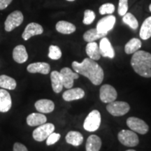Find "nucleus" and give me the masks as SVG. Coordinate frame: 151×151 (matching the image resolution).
Wrapping results in <instances>:
<instances>
[{"label": "nucleus", "mask_w": 151, "mask_h": 151, "mask_svg": "<svg viewBox=\"0 0 151 151\" xmlns=\"http://www.w3.org/2000/svg\"><path fill=\"white\" fill-rule=\"evenodd\" d=\"M72 67L75 72L87 77L94 86H99L102 83L103 69L94 60L86 58L82 62L73 61Z\"/></svg>", "instance_id": "obj_1"}, {"label": "nucleus", "mask_w": 151, "mask_h": 151, "mask_svg": "<svg viewBox=\"0 0 151 151\" xmlns=\"http://www.w3.org/2000/svg\"><path fill=\"white\" fill-rule=\"evenodd\" d=\"M131 65L136 73L144 78H151V54L137 50L131 60Z\"/></svg>", "instance_id": "obj_2"}, {"label": "nucleus", "mask_w": 151, "mask_h": 151, "mask_svg": "<svg viewBox=\"0 0 151 151\" xmlns=\"http://www.w3.org/2000/svg\"><path fill=\"white\" fill-rule=\"evenodd\" d=\"M101 114L97 110H93L85 119L83 123L84 129L88 132H94L97 130L101 124Z\"/></svg>", "instance_id": "obj_3"}, {"label": "nucleus", "mask_w": 151, "mask_h": 151, "mask_svg": "<svg viewBox=\"0 0 151 151\" xmlns=\"http://www.w3.org/2000/svg\"><path fill=\"white\" fill-rule=\"evenodd\" d=\"M118 139L122 145L128 147H134L139 143L137 134L132 130H121L118 133Z\"/></svg>", "instance_id": "obj_4"}, {"label": "nucleus", "mask_w": 151, "mask_h": 151, "mask_svg": "<svg viewBox=\"0 0 151 151\" xmlns=\"http://www.w3.org/2000/svg\"><path fill=\"white\" fill-rule=\"evenodd\" d=\"M24 20L23 14L20 11H14L6 19L4 28L6 32H11L22 23Z\"/></svg>", "instance_id": "obj_5"}, {"label": "nucleus", "mask_w": 151, "mask_h": 151, "mask_svg": "<svg viewBox=\"0 0 151 151\" xmlns=\"http://www.w3.org/2000/svg\"><path fill=\"white\" fill-rule=\"evenodd\" d=\"M55 130V126L52 123H44L39 125L37 129L34 130L32 136L34 139L37 141H41L46 140L48 136L52 134Z\"/></svg>", "instance_id": "obj_6"}, {"label": "nucleus", "mask_w": 151, "mask_h": 151, "mask_svg": "<svg viewBox=\"0 0 151 151\" xmlns=\"http://www.w3.org/2000/svg\"><path fill=\"white\" fill-rule=\"evenodd\" d=\"M107 111L113 116H122L129 112L130 106L124 101H112L106 106Z\"/></svg>", "instance_id": "obj_7"}, {"label": "nucleus", "mask_w": 151, "mask_h": 151, "mask_svg": "<svg viewBox=\"0 0 151 151\" xmlns=\"http://www.w3.org/2000/svg\"><path fill=\"white\" fill-rule=\"evenodd\" d=\"M127 124L133 132H136L141 134H146L148 132V125L141 119L136 117H131L127 120Z\"/></svg>", "instance_id": "obj_8"}, {"label": "nucleus", "mask_w": 151, "mask_h": 151, "mask_svg": "<svg viewBox=\"0 0 151 151\" xmlns=\"http://www.w3.org/2000/svg\"><path fill=\"white\" fill-rule=\"evenodd\" d=\"M117 96L116 90L111 85H103L100 88L99 97L104 103H111L116 101Z\"/></svg>", "instance_id": "obj_9"}, {"label": "nucleus", "mask_w": 151, "mask_h": 151, "mask_svg": "<svg viewBox=\"0 0 151 151\" xmlns=\"http://www.w3.org/2000/svg\"><path fill=\"white\" fill-rule=\"evenodd\" d=\"M63 86L67 89H70L73 86V81L75 79L78 78L79 74L76 72H73L71 69L68 67H65L60 71Z\"/></svg>", "instance_id": "obj_10"}, {"label": "nucleus", "mask_w": 151, "mask_h": 151, "mask_svg": "<svg viewBox=\"0 0 151 151\" xmlns=\"http://www.w3.org/2000/svg\"><path fill=\"white\" fill-rule=\"evenodd\" d=\"M116 17L112 15L101 18L97 24V30L100 33L107 34L111 31L116 24Z\"/></svg>", "instance_id": "obj_11"}, {"label": "nucleus", "mask_w": 151, "mask_h": 151, "mask_svg": "<svg viewBox=\"0 0 151 151\" xmlns=\"http://www.w3.org/2000/svg\"><path fill=\"white\" fill-rule=\"evenodd\" d=\"M43 32V29L41 24L36 23V22H31L26 26L22 35V37L24 40L27 41L34 36L40 35Z\"/></svg>", "instance_id": "obj_12"}, {"label": "nucleus", "mask_w": 151, "mask_h": 151, "mask_svg": "<svg viewBox=\"0 0 151 151\" xmlns=\"http://www.w3.org/2000/svg\"><path fill=\"white\" fill-rule=\"evenodd\" d=\"M99 47L101 56L104 57V58H111V59H113L115 57L114 49H113L111 42L106 37L101 38Z\"/></svg>", "instance_id": "obj_13"}, {"label": "nucleus", "mask_w": 151, "mask_h": 151, "mask_svg": "<svg viewBox=\"0 0 151 151\" xmlns=\"http://www.w3.org/2000/svg\"><path fill=\"white\" fill-rule=\"evenodd\" d=\"M11 106L12 100L9 92L4 89H0V112H7L11 109Z\"/></svg>", "instance_id": "obj_14"}, {"label": "nucleus", "mask_w": 151, "mask_h": 151, "mask_svg": "<svg viewBox=\"0 0 151 151\" xmlns=\"http://www.w3.org/2000/svg\"><path fill=\"white\" fill-rule=\"evenodd\" d=\"M84 90L80 88L68 89L62 94V97H63L64 100L67 101H73V100L82 99V98L84 97Z\"/></svg>", "instance_id": "obj_15"}, {"label": "nucleus", "mask_w": 151, "mask_h": 151, "mask_svg": "<svg viewBox=\"0 0 151 151\" xmlns=\"http://www.w3.org/2000/svg\"><path fill=\"white\" fill-rule=\"evenodd\" d=\"M27 70L32 73H41L42 74H48L50 72V67L46 62H35L28 65Z\"/></svg>", "instance_id": "obj_16"}, {"label": "nucleus", "mask_w": 151, "mask_h": 151, "mask_svg": "<svg viewBox=\"0 0 151 151\" xmlns=\"http://www.w3.org/2000/svg\"><path fill=\"white\" fill-rule=\"evenodd\" d=\"M35 108L39 113H49L53 111L55 104L53 101L49 99L38 100L35 103Z\"/></svg>", "instance_id": "obj_17"}, {"label": "nucleus", "mask_w": 151, "mask_h": 151, "mask_svg": "<svg viewBox=\"0 0 151 151\" xmlns=\"http://www.w3.org/2000/svg\"><path fill=\"white\" fill-rule=\"evenodd\" d=\"M13 58L17 63L22 64L28 59V54L23 45H18L15 47L13 51Z\"/></svg>", "instance_id": "obj_18"}, {"label": "nucleus", "mask_w": 151, "mask_h": 151, "mask_svg": "<svg viewBox=\"0 0 151 151\" xmlns=\"http://www.w3.org/2000/svg\"><path fill=\"white\" fill-rule=\"evenodd\" d=\"M47 121V118L45 115L42 113H33L29 115L27 118V123L31 127L39 126L41 124L46 123Z\"/></svg>", "instance_id": "obj_19"}, {"label": "nucleus", "mask_w": 151, "mask_h": 151, "mask_svg": "<svg viewBox=\"0 0 151 151\" xmlns=\"http://www.w3.org/2000/svg\"><path fill=\"white\" fill-rule=\"evenodd\" d=\"M65 139L67 143L72 145L73 146H80L83 142V137L82 134L76 131H70L68 132Z\"/></svg>", "instance_id": "obj_20"}, {"label": "nucleus", "mask_w": 151, "mask_h": 151, "mask_svg": "<svg viewBox=\"0 0 151 151\" xmlns=\"http://www.w3.org/2000/svg\"><path fill=\"white\" fill-rule=\"evenodd\" d=\"M50 79H51L52 88L53 91L55 93H60L64 87L60 73L57 71H52L50 73Z\"/></svg>", "instance_id": "obj_21"}, {"label": "nucleus", "mask_w": 151, "mask_h": 151, "mask_svg": "<svg viewBox=\"0 0 151 151\" xmlns=\"http://www.w3.org/2000/svg\"><path fill=\"white\" fill-rule=\"evenodd\" d=\"M86 53L89 56V58L94 60H99L101 58L99 47L96 42H89L86 46Z\"/></svg>", "instance_id": "obj_22"}, {"label": "nucleus", "mask_w": 151, "mask_h": 151, "mask_svg": "<svg viewBox=\"0 0 151 151\" xmlns=\"http://www.w3.org/2000/svg\"><path fill=\"white\" fill-rule=\"evenodd\" d=\"M56 30L63 35H70L76 31V26L71 22L61 20L56 24Z\"/></svg>", "instance_id": "obj_23"}, {"label": "nucleus", "mask_w": 151, "mask_h": 151, "mask_svg": "<svg viewBox=\"0 0 151 151\" xmlns=\"http://www.w3.org/2000/svg\"><path fill=\"white\" fill-rule=\"evenodd\" d=\"M101 147V139L97 135H91L87 139L86 151H99Z\"/></svg>", "instance_id": "obj_24"}, {"label": "nucleus", "mask_w": 151, "mask_h": 151, "mask_svg": "<svg viewBox=\"0 0 151 151\" xmlns=\"http://www.w3.org/2000/svg\"><path fill=\"white\" fill-rule=\"evenodd\" d=\"M139 36L143 40H147L151 37V16L147 18L143 22Z\"/></svg>", "instance_id": "obj_25"}, {"label": "nucleus", "mask_w": 151, "mask_h": 151, "mask_svg": "<svg viewBox=\"0 0 151 151\" xmlns=\"http://www.w3.org/2000/svg\"><path fill=\"white\" fill-rule=\"evenodd\" d=\"M142 43L140 39H137V38H133V39H130L128 42L126 43L125 46H124V51L127 54H132L134 53L139 49L141 47Z\"/></svg>", "instance_id": "obj_26"}, {"label": "nucleus", "mask_w": 151, "mask_h": 151, "mask_svg": "<svg viewBox=\"0 0 151 151\" xmlns=\"http://www.w3.org/2000/svg\"><path fill=\"white\" fill-rule=\"evenodd\" d=\"M107 34L100 33L97 31V29H91L87 31L83 35L84 40L87 42H93V41L97 40L99 39L105 37Z\"/></svg>", "instance_id": "obj_27"}, {"label": "nucleus", "mask_w": 151, "mask_h": 151, "mask_svg": "<svg viewBox=\"0 0 151 151\" xmlns=\"http://www.w3.org/2000/svg\"><path fill=\"white\" fill-rule=\"evenodd\" d=\"M16 81L6 75L0 76V87L4 89L14 90L16 88Z\"/></svg>", "instance_id": "obj_28"}, {"label": "nucleus", "mask_w": 151, "mask_h": 151, "mask_svg": "<svg viewBox=\"0 0 151 151\" xmlns=\"http://www.w3.org/2000/svg\"><path fill=\"white\" fill-rule=\"evenodd\" d=\"M122 21L124 24H127L132 29H137L139 27V22L136 17L131 13H127L122 16Z\"/></svg>", "instance_id": "obj_29"}, {"label": "nucleus", "mask_w": 151, "mask_h": 151, "mask_svg": "<svg viewBox=\"0 0 151 151\" xmlns=\"http://www.w3.org/2000/svg\"><path fill=\"white\" fill-rule=\"evenodd\" d=\"M48 57L51 60H58L61 58L62 57V51L58 46L51 45L49 47V52Z\"/></svg>", "instance_id": "obj_30"}, {"label": "nucleus", "mask_w": 151, "mask_h": 151, "mask_svg": "<svg viewBox=\"0 0 151 151\" xmlns=\"http://www.w3.org/2000/svg\"><path fill=\"white\" fill-rule=\"evenodd\" d=\"M99 11L101 15L112 14L115 11V6L111 3L104 4L99 7Z\"/></svg>", "instance_id": "obj_31"}, {"label": "nucleus", "mask_w": 151, "mask_h": 151, "mask_svg": "<svg viewBox=\"0 0 151 151\" xmlns=\"http://www.w3.org/2000/svg\"><path fill=\"white\" fill-rule=\"evenodd\" d=\"M95 19V14L92 10H86L84 12V18L83 22L85 24H90Z\"/></svg>", "instance_id": "obj_32"}, {"label": "nucleus", "mask_w": 151, "mask_h": 151, "mask_svg": "<svg viewBox=\"0 0 151 151\" xmlns=\"http://www.w3.org/2000/svg\"><path fill=\"white\" fill-rule=\"evenodd\" d=\"M128 0H119L118 3V14L123 16L127 13Z\"/></svg>", "instance_id": "obj_33"}, {"label": "nucleus", "mask_w": 151, "mask_h": 151, "mask_svg": "<svg viewBox=\"0 0 151 151\" xmlns=\"http://www.w3.org/2000/svg\"><path fill=\"white\" fill-rule=\"evenodd\" d=\"M60 137H61V136H60V134L52 132V133L50 134L48 136V137L46 139L47 146H51V145L55 144V143L58 142V141L60 140Z\"/></svg>", "instance_id": "obj_34"}, {"label": "nucleus", "mask_w": 151, "mask_h": 151, "mask_svg": "<svg viewBox=\"0 0 151 151\" xmlns=\"http://www.w3.org/2000/svg\"><path fill=\"white\" fill-rule=\"evenodd\" d=\"M14 151H28V150L22 143H16L14 146Z\"/></svg>", "instance_id": "obj_35"}, {"label": "nucleus", "mask_w": 151, "mask_h": 151, "mask_svg": "<svg viewBox=\"0 0 151 151\" xmlns=\"http://www.w3.org/2000/svg\"><path fill=\"white\" fill-rule=\"evenodd\" d=\"M13 0H0V10H4L8 7Z\"/></svg>", "instance_id": "obj_36"}, {"label": "nucleus", "mask_w": 151, "mask_h": 151, "mask_svg": "<svg viewBox=\"0 0 151 151\" xmlns=\"http://www.w3.org/2000/svg\"><path fill=\"white\" fill-rule=\"evenodd\" d=\"M149 10H150V11L151 12V4H150V6H149Z\"/></svg>", "instance_id": "obj_37"}, {"label": "nucleus", "mask_w": 151, "mask_h": 151, "mask_svg": "<svg viewBox=\"0 0 151 151\" xmlns=\"http://www.w3.org/2000/svg\"><path fill=\"white\" fill-rule=\"evenodd\" d=\"M126 151H136V150H132V149H130V150H126Z\"/></svg>", "instance_id": "obj_38"}, {"label": "nucleus", "mask_w": 151, "mask_h": 151, "mask_svg": "<svg viewBox=\"0 0 151 151\" xmlns=\"http://www.w3.org/2000/svg\"><path fill=\"white\" fill-rule=\"evenodd\" d=\"M67 1H75V0H67Z\"/></svg>", "instance_id": "obj_39"}]
</instances>
